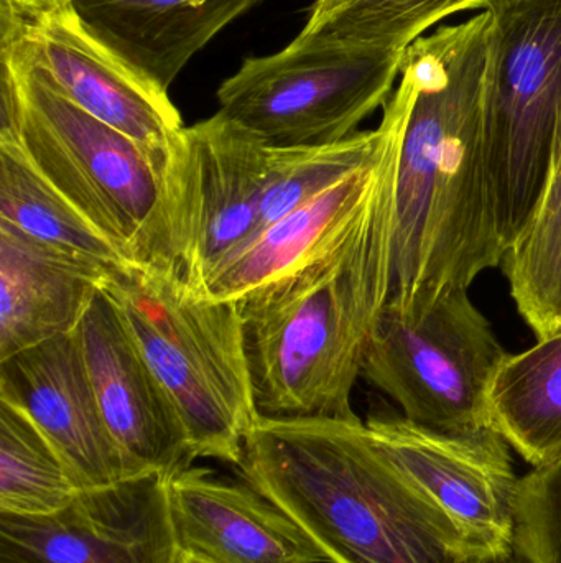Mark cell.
<instances>
[{"label": "cell", "instance_id": "obj_1", "mask_svg": "<svg viewBox=\"0 0 561 563\" xmlns=\"http://www.w3.org/2000/svg\"><path fill=\"white\" fill-rule=\"evenodd\" d=\"M490 35L481 10L405 48L417 92L399 152L389 307L411 321L503 263L484 147Z\"/></svg>", "mask_w": 561, "mask_h": 563}, {"label": "cell", "instance_id": "obj_2", "mask_svg": "<svg viewBox=\"0 0 561 563\" xmlns=\"http://www.w3.org/2000/svg\"><path fill=\"white\" fill-rule=\"evenodd\" d=\"M404 129L349 233L302 269L237 301L262 417L359 419L352 390L372 331L391 300Z\"/></svg>", "mask_w": 561, "mask_h": 563}, {"label": "cell", "instance_id": "obj_3", "mask_svg": "<svg viewBox=\"0 0 561 563\" xmlns=\"http://www.w3.org/2000/svg\"><path fill=\"white\" fill-rule=\"evenodd\" d=\"M240 475L329 563H478L447 516L379 453L361 419H269Z\"/></svg>", "mask_w": 561, "mask_h": 563}, {"label": "cell", "instance_id": "obj_4", "mask_svg": "<svg viewBox=\"0 0 561 563\" xmlns=\"http://www.w3.org/2000/svg\"><path fill=\"white\" fill-rule=\"evenodd\" d=\"M102 290L173 400L194 459L239 465L260 419L237 301L211 300L154 267H112Z\"/></svg>", "mask_w": 561, "mask_h": 563}, {"label": "cell", "instance_id": "obj_5", "mask_svg": "<svg viewBox=\"0 0 561 563\" xmlns=\"http://www.w3.org/2000/svg\"><path fill=\"white\" fill-rule=\"evenodd\" d=\"M484 147L504 253L561 148V0H490Z\"/></svg>", "mask_w": 561, "mask_h": 563}, {"label": "cell", "instance_id": "obj_6", "mask_svg": "<svg viewBox=\"0 0 561 563\" xmlns=\"http://www.w3.org/2000/svg\"><path fill=\"white\" fill-rule=\"evenodd\" d=\"M404 53L302 30L280 52L244 59L217 89L220 112L266 147L336 144L388 104Z\"/></svg>", "mask_w": 561, "mask_h": 563}, {"label": "cell", "instance_id": "obj_7", "mask_svg": "<svg viewBox=\"0 0 561 563\" xmlns=\"http://www.w3.org/2000/svg\"><path fill=\"white\" fill-rule=\"evenodd\" d=\"M19 88L13 139L36 172L92 227L144 266L165 162L56 92L32 66L0 55Z\"/></svg>", "mask_w": 561, "mask_h": 563}, {"label": "cell", "instance_id": "obj_8", "mask_svg": "<svg viewBox=\"0 0 561 563\" xmlns=\"http://www.w3.org/2000/svg\"><path fill=\"white\" fill-rule=\"evenodd\" d=\"M267 151L220 111L184 128L161 167L144 266L200 297L211 274L259 230Z\"/></svg>", "mask_w": 561, "mask_h": 563}, {"label": "cell", "instance_id": "obj_9", "mask_svg": "<svg viewBox=\"0 0 561 563\" xmlns=\"http://www.w3.org/2000/svg\"><path fill=\"white\" fill-rule=\"evenodd\" d=\"M507 353L470 290L438 301L422 320L382 311L361 376L391 397L402 416L451 435L493 432L490 393Z\"/></svg>", "mask_w": 561, "mask_h": 563}, {"label": "cell", "instance_id": "obj_10", "mask_svg": "<svg viewBox=\"0 0 561 563\" xmlns=\"http://www.w3.org/2000/svg\"><path fill=\"white\" fill-rule=\"evenodd\" d=\"M0 55L32 66L63 98L158 161L184 129L168 92L102 45L72 0H0Z\"/></svg>", "mask_w": 561, "mask_h": 563}, {"label": "cell", "instance_id": "obj_11", "mask_svg": "<svg viewBox=\"0 0 561 563\" xmlns=\"http://www.w3.org/2000/svg\"><path fill=\"white\" fill-rule=\"evenodd\" d=\"M382 456L427 496L481 561L513 554L520 478L496 430L451 435L394 412L366 422Z\"/></svg>", "mask_w": 561, "mask_h": 563}, {"label": "cell", "instance_id": "obj_12", "mask_svg": "<svg viewBox=\"0 0 561 563\" xmlns=\"http://www.w3.org/2000/svg\"><path fill=\"white\" fill-rule=\"evenodd\" d=\"M170 479L78 489L52 515L0 512V563H177Z\"/></svg>", "mask_w": 561, "mask_h": 563}, {"label": "cell", "instance_id": "obj_13", "mask_svg": "<svg viewBox=\"0 0 561 563\" xmlns=\"http://www.w3.org/2000/svg\"><path fill=\"white\" fill-rule=\"evenodd\" d=\"M105 426L132 476L173 478L194 460L183 420L104 290L75 330Z\"/></svg>", "mask_w": 561, "mask_h": 563}, {"label": "cell", "instance_id": "obj_14", "mask_svg": "<svg viewBox=\"0 0 561 563\" xmlns=\"http://www.w3.org/2000/svg\"><path fill=\"white\" fill-rule=\"evenodd\" d=\"M415 92L414 73L402 66L397 88L382 112L388 134L379 154L355 174L254 234L211 274L200 297L244 300L302 269L346 236L374 195L389 151L411 118Z\"/></svg>", "mask_w": 561, "mask_h": 563}, {"label": "cell", "instance_id": "obj_15", "mask_svg": "<svg viewBox=\"0 0 561 563\" xmlns=\"http://www.w3.org/2000/svg\"><path fill=\"white\" fill-rule=\"evenodd\" d=\"M0 399L42 430L76 489L135 478L105 426L75 331L0 361Z\"/></svg>", "mask_w": 561, "mask_h": 563}, {"label": "cell", "instance_id": "obj_16", "mask_svg": "<svg viewBox=\"0 0 561 563\" xmlns=\"http://www.w3.org/2000/svg\"><path fill=\"white\" fill-rule=\"evenodd\" d=\"M171 519L178 551L206 563H325L302 529L269 499L187 468L170 479Z\"/></svg>", "mask_w": 561, "mask_h": 563}, {"label": "cell", "instance_id": "obj_17", "mask_svg": "<svg viewBox=\"0 0 561 563\" xmlns=\"http://www.w3.org/2000/svg\"><path fill=\"white\" fill-rule=\"evenodd\" d=\"M111 269L0 221V361L72 333Z\"/></svg>", "mask_w": 561, "mask_h": 563}, {"label": "cell", "instance_id": "obj_18", "mask_svg": "<svg viewBox=\"0 0 561 563\" xmlns=\"http://www.w3.org/2000/svg\"><path fill=\"white\" fill-rule=\"evenodd\" d=\"M262 0H72L89 32L168 92L198 52Z\"/></svg>", "mask_w": 561, "mask_h": 563}, {"label": "cell", "instance_id": "obj_19", "mask_svg": "<svg viewBox=\"0 0 561 563\" xmlns=\"http://www.w3.org/2000/svg\"><path fill=\"white\" fill-rule=\"evenodd\" d=\"M490 409L496 432L534 468L561 459V333L507 354Z\"/></svg>", "mask_w": 561, "mask_h": 563}, {"label": "cell", "instance_id": "obj_20", "mask_svg": "<svg viewBox=\"0 0 561 563\" xmlns=\"http://www.w3.org/2000/svg\"><path fill=\"white\" fill-rule=\"evenodd\" d=\"M0 221L109 267L135 264L33 168L15 142H0Z\"/></svg>", "mask_w": 561, "mask_h": 563}, {"label": "cell", "instance_id": "obj_21", "mask_svg": "<svg viewBox=\"0 0 561 563\" xmlns=\"http://www.w3.org/2000/svg\"><path fill=\"white\" fill-rule=\"evenodd\" d=\"M501 267L517 311L537 340L561 333V148Z\"/></svg>", "mask_w": 561, "mask_h": 563}, {"label": "cell", "instance_id": "obj_22", "mask_svg": "<svg viewBox=\"0 0 561 563\" xmlns=\"http://www.w3.org/2000/svg\"><path fill=\"white\" fill-rule=\"evenodd\" d=\"M76 486L55 446L19 407L0 399V512L52 515Z\"/></svg>", "mask_w": 561, "mask_h": 563}, {"label": "cell", "instance_id": "obj_23", "mask_svg": "<svg viewBox=\"0 0 561 563\" xmlns=\"http://www.w3.org/2000/svg\"><path fill=\"white\" fill-rule=\"evenodd\" d=\"M385 134L388 125L381 119V124L372 131H359L336 144L269 147L257 233L368 165L381 151Z\"/></svg>", "mask_w": 561, "mask_h": 563}, {"label": "cell", "instance_id": "obj_24", "mask_svg": "<svg viewBox=\"0 0 561 563\" xmlns=\"http://www.w3.org/2000/svg\"><path fill=\"white\" fill-rule=\"evenodd\" d=\"M455 0H355L306 32L326 30L378 52L404 53L411 43L448 19Z\"/></svg>", "mask_w": 561, "mask_h": 563}, {"label": "cell", "instance_id": "obj_25", "mask_svg": "<svg viewBox=\"0 0 561 563\" xmlns=\"http://www.w3.org/2000/svg\"><path fill=\"white\" fill-rule=\"evenodd\" d=\"M514 552L524 563H561V459L520 478Z\"/></svg>", "mask_w": 561, "mask_h": 563}, {"label": "cell", "instance_id": "obj_26", "mask_svg": "<svg viewBox=\"0 0 561 563\" xmlns=\"http://www.w3.org/2000/svg\"><path fill=\"white\" fill-rule=\"evenodd\" d=\"M351 2H355V0H312V5H310L308 10L310 15L305 26L318 25L326 16L332 15L333 12H336V10Z\"/></svg>", "mask_w": 561, "mask_h": 563}, {"label": "cell", "instance_id": "obj_27", "mask_svg": "<svg viewBox=\"0 0 561 563\" xmlns=\"http://www.w3.org/2000/svg\"><path fill=\"white\" fill-rule=\"evenodd\" d=\"M478 563H524V562L520 561L519 558H517L516 552H513V554L501 555V558L486 559V561H481Z\"/></svg>", "mask_w": 561, "mask_h": 563}, {"label": "cell", "instance_id": "obj_28", "mask_svg": "<svg viewBox=\"0 0 561 563\" xmlns=\"http://www.w3.org/2000/svg\"><path fill=\"white\" fill-rule=\"evenodd\" d=\"M177 563H206L203 561H200V559L193 558V555L184 554V552H180L178 554Z\"/></svg>", "mask_w": 561, "mask_h": 563}]
</instances>
